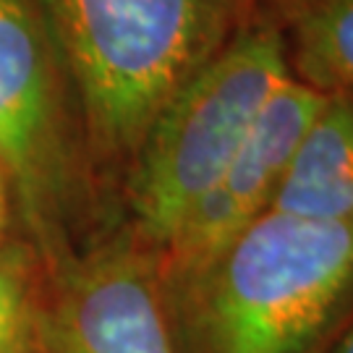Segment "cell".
Returning a JSON list of instances; mask_svg holds the SVG:
<instances>
[{
    "mask_svg": "<svg viewBox=\"0 0 353 353\" xmlns=\"http://www.w3.org/2000/svg\"><path fill=\"white\" fill-rule=\"evenodd\" d=\"M256 3L283 34L290 74L325 94H353V0Z\"/></svg>",
    "mask_w": 353,
    "mask_h": 353,
    "instance_id": "ba28073f",
    "label": "cell"
},
{
    "mask_svg": "<svg viewBox=\"0 0 353 353\" xmlns=\"http://www.w3.org/2000/svg\"><path fill=\"white\" fill-rule=\"evenodd\" d=\"M71 102L74 87L42 0H0V168L45 272L79 252L74 225L92 173Z\"/></svg>",
    "mask_w": 353,
    "mask_h": 353,
    "instance_id": "277c9868",
    "label": "cell"
},
{
    "mask_svg": "<svg viewBox=\"0 0 353 353\" xmlns=\"http://www.w3.org/2000/svg\"><path fill=\"white\" fill-rule=\"evenodd\" d=\"M168 299L181 353H312L353 306V223L267 210Z\"/></svg>",
    "mask_w": 353,
    "mask_h": 353,
    "instance_id": "7a4b0ae2",
    "label": "cell"
},
{
    "mask_svg": "<svg viewBox=\"0 0 353 353\" xmlns=\"http://www.w3.org/2000/svg\"><path fill=\"white\" fill-rule=\"evenodd\" d=\"M325 97V92L303 84L293 74L280 84L223 178L191 210L176 239L160 254L165 288L194 278L241 230L270 210Z\"/></svg>",
    "mask_w": 353,
    "mask_h": 353,
    "instance_id": "8992f818",
    "label": "cell"
},
{
    "mask_svg": "<svg viewBox=\"0 0 353 353\" xmlns=\"http://www.w3.org/2000/svg\"><path fill=\"white\" fill-rule=\"evenodd\" d=\"M45 270L24 239L0 249V353H34Z\"/></svg>",
    "mask_w": 353,
    "mask_h": 353,
    "instance_id": "9c48e42d",
    "label": "cell"
},
{
    "mask_svg": "<svg viewBox=\"0 0 353 353\" xmlns=\"http://www.w3.org/2000/svg\"><path fill=\"white\" fill-rule=\"evenodd\" d=\"M312 353H353V306Z\"/></svg>",
    "mask_w": 353,
    "mask_h": 353,
    "instance_id": "30bf717a",
    "label": "cell"
},
{
    "mask_svg": "<svg viewBox=\"0 0 353 353\" xmlns=\"http://www.w3.org/2000/svg\"><path fill=\"white\" fill-rule=\"evenodd\" d=\"M34 353H181L160 256L123 230L45 272Z\"/></svg>",
    "mask_w": 353,
    "mask_h": 353,
    "instance_id": "5b68a950",
    "label": "cell"
},
{
    "mask_svg": "<svg viewBox=\"0 0 353 353\" xmlns=\"http://www.w3.org/2000/svg\"><path fill=\"white\" fill-rule=\"evenodd\" d=\"M272 212L353 223V94L330 92L303 134Z\"/></svg>",
    "mask_w": 353,
    "mask_h": 353,
    "instance_id": "52a82bcc",
    "label": "cell"
},
{
    "mask_svg": "<svg viewBox=\"0 0 353 353\" xmlns=\"http://www.w3.org/2000/svg\"><path fill=\"white\" fill-rule=\"evenodd\" d=\"M92 173L126 178L163 108L225 48L254 0H42Z\"/></svg>",
    "mask_w": 353,
    "mask_h": 353,
    "instance_id": "6da1fadb",
    "label": "cell"
},
{
    "mask_svg": "<svg viewBox=\"0 0 353 353\" xmlns=\"http://www.w3.org/2000/svg\"><path fill=\"white\" fill-rule=\"evenodd\" d=\"M290 76L283 34L254 0L225 48L154 118L123 178L126 230L160 254L223 178Z\"/></svg>",
    "mask_w": 353,
    "mask_h": 353,
    "instance_id": "3957f363",
    "label": "cell"
},
{
    "mask_svg": "<svg viewBox=\"0 0 353 353\" xmlns=\"http://www.w3.org/2000/svg\"><path fill=\"white\" fill-rule=\"evenodd\" d=\"M16 217V210H13V194H11V183L0 168V249L11 241V223Z\"/></svg>",
    "mask_w": 353,
    "mask_h": 353,
    "instance_id": "8fae6325",
    "label": "cell"
}]
</instances>
